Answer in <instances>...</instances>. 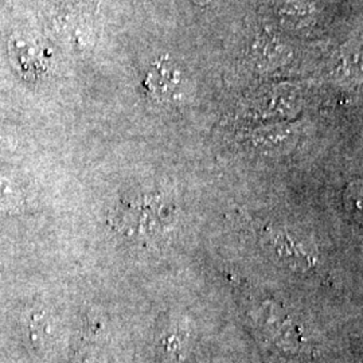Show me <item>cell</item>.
Here are the masks:
<instances>
[{"label":"cell","mask_w":363,"mask_h":363,"mask_svg":"<svg viewBox=\"0 0 363 363\" xmlns=\"http://www.w3.org/2000/svg\"><path fill=\"white\" fill-rule=\"evenodd\" d=\"M271 245L276 253L283 259L288 261L292 267H301L304 269L313 267V256H311L306 247L298 244V241L284 232L271 234Z\"/></svg>","instance_id":"2"},{"label":"cell","mask_w":363,"mask_h":363,"mask_svg":"<svg viewBox=\"0 0 363 363\" xmlns=\"http://www.w3.org/2000/svg\"><path fill=\"white\" fill-rule=\"evenodd\" d=\"M187 337L178 327L163 331L159 340V355L162 363H183L186 358Z\"/></svg>","instance_id":"4"},{"label":"cell","mask_w":363,"mask_h":363,"mask_svg":"<svg viewBox=\"0 0 363 363\" xmlns=\"http://www.w3.org/2000/svg\"><path fill=\"white\" fill-rule=\"evenodd\" d=\"M179 84V74L167 62H157L144 79V86L156 99L167 97Z\"/></svg>","instance_id":"3"},{"label":"cell","mask_w":363,"mask_h":363,"mask_svg":"<svg viewBox=\"0 0 363 363\" xmlns=\"http://www.w3.org/2000/svg\"><path fill=\"white\" fill-rule=\"evenodd\" d=\"M175 208L159 193H139L120 199L109 214V225L123 237L143 242L164 233Z\"/></svg>","instance_id":"1"},{"label":"cell","mask_w":363,"mask_h":363,"mask_svg":"<svg viewBox=\"0 0 363 363\" xmlns=\"http://www.w3.org/2000/svg\"><path fill=\"white\" fill-rule=\"evenodd\" d=\"M25 198L9 181L0 179V213L18 214L23 210Z\"/></svg>","instance_id":"5"},{"label":"cell","mask_w":363,"mask_h":363,"mask_svg":"<svg viewBox=\"0 0 363 363\" xmlns=\"http://www.w3.org/2000/svg\"><path fill=\"white\" fill-rule=\"evenodd\" d=\"M196 1H198V3H205L206 0H196Z\"/></svg>","instance_id":"7"},{"label":"cell","mask_w":363,"mask_h":363,"mask_svg":"<svg viewBox=\"0 0 363 363\" xmlns=\"http://www.w3.org/2000/svg\"><path fill=\"white\" fill-rule=\"evenodd\" d=\"M345 206L347 213L352 217H361V206H362V193L361 186H350L345 194Z\"/></svg>","instance_id":"6"}]
</instances>
